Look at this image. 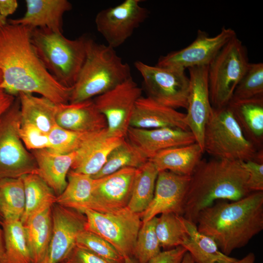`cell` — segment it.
Returning <instances> with one entry per match:
<instances>
[{"mask_svg":"<svg viewBox=\"0 0 263 263\" xmlns=\"http://www.w3.org/2000/svg\"><path fill=\"white\" fill-rule=\"evenodd\" d=\"M155 231L161 247L165 250L181 246L187 236L184 217L173 213L157 217Z\"/></svg>","mask_w":263,"mask_h":263,"instance_id":"e575fe53","label":"cell"},{"mask_svg":"<svg viewBox=\"0 0 263 263\" xmlns=\"http://www.w3.org/2000/svg\"><path fill=\"white\" fill-rule=\"evenodd\" d=\"M88 37L75 39L48 28L31 31V41L36 53L50 74L61 84L73 87L86 55Z\"/></svg>","mask_w":263,"mask_h":263,"instance_id":"5b68a950","label":"cell"},{"mask_svg":"<svg viewBox=\"0 0 263 263\" xmlns=\"http://www.w3.org/2000/svg\"><path fill=\"white\" fill-rule=\"evenodd\" d=\"M204 153L202 148L195 142L164 150L149 160L153 164L158 172L167 170L190 176L202 159Z\"/></svg>","mask_w":263,"mask_h":263,"instance_id":"cb8c5ba5","label":"cell"},{"mask_svg":"<svg viewBox=\"0 0 263 263\" xmlns=\"http://www.w3.org/2000/svg\"><path fill=\"white\" fill-rule=\"evenodd\" d=\"M26 11L20 18L8 20V23L30 29L48 28L62 33L63 16L72 9L67 0H26Z\"/></svg>","mask_w":263,"mask_h":263,"instance_id":"ffe728a7","label":"cell"},{"mask_svg":"<svg viewBox=\"0 0 263 263\" xmlns=\"http://www.w3.org/2000/svg\"><path fill=\"white\" fill-rule=\"evenodd\" d=\"M203 149L214 158L263 161V150L258 151L245 137L228 105L212 107L205 128Z\"/></svg>","mask_w":263,"mask_h":263,"instance_id":"8992f818","label":"cell"},{"mask_svg":"<svg viewBox=\"0 0 263 263\" xmlns=\"http://www.w3.org/2000/svg\"><path fill=\"white\" fill-rule=\"evenodd\" d=\"M16 97L7 94L0 88V117L13 104Z\"/></svg>","mask_w":263,"mask_h":263,"instance_id":"f6af8a7d","label":"cell"},{"mask_svg":"<svg viewBox=\"0 0 263 263\" xmlns=\"http://www.w3.org/2000/svg\"><path fill=\"white\" fill-rule=\"evenodd\" d=\"M2 81V74L1 72L0 71V83H1Z\"/></svg>","mask_w":263,"mask_h":263,"instance_id":"816d5d0a","label":"cell"},{"mask_svg":"<svg viewBox=\"0 0 263 263\" xmlns=\"http://www.w3.org/2000/svg\"><path fill=\"white\" fill-rule=\"evenodd\" d=\"M247 50L237 36L229 40L208 65L210 99L213 108L227 106L249 64Z\"/></svg>","mask_w":263,"mask_h":263,"instance_id":"52a82bcc","label":"cell"},{"mask_svg":"<svg viewBox=\"0 0 263 263\" xmlns=\"http://www.w3.org/2000/svg\"><path fill=\"white\" fill-rule=\"evenodd\" d=\"M198 231L216 243L229 256L245 246L263 229V191L253 192L234 201L218 200L201 210L196 220Z\"/></svg>","mask_w":263,"mask_h":263,"instance_id":"7a4b0ae2","label":"cell"},{"mask_svg":"<svg viewBox=\"0 0 263 263\" xmlns=\"http://www.w3.org/2000/svg\"><path fill=\"white\" fill-rule=\"evenodd\" d=\"M0 263H6L3 231L0 223Z\"/></svg>","mask_w":263,"mask_h":263,"instance_id":"bcb514c9","label":"cell"},{"mask_svg":"<svg viewBox=\"0 0 263 263\" xmlns=\"http://www.w3.org/2000/svg\"><path fill=\"white\" fill-rule=\"evenodd\" d=\"M141 0H125L114 7L100 11L95 18L97 31L107 45L114 49L123 43L147 19L148 10Z\"/></svg>","mask_w":263,"mask_h":263,"instance_id":"7c38bea8","label":"cell"},{"mask_svg":"<svg viewBox=\"0 0 263 263\" xmlns=\"http://www.w3.org/2000/svg\"><path fill=\"white\" fill-rule=\"evenodd\" d=\"M0 223L4 234L6 263H33L20 220H2Z\"/></svg>","mask_w":263,"mask_h":263,"instance_id":"4dcf8cb0","label":"cell"},{"mask_svg":"<svg viewBox=\"0 0 263 263\" xmlns=\"http://www.w3.org/2000/svg\"><path fill=\"white\" fill-rule=\"evenodd\" d=\"M67 179V186L62 193L56 197V203L81 212L86 209H92L96 179L71 169Z\"/></svg>","mask_w":263,"mask_h":263,"instance_id":"83f0119b","label":"cell"},{"mask_svg":"<svg viewBox=\"0 0 263 263\" xmlns=\"http://www.w3.org/2000/svg\"><path fill=\"white\" fill-rule=\"evenodd\" d=\"M76 245L94 253L110 263H124V258L111 244L86 230L78 234Z\"/></svg>","mask_w":263,"mask_h":263,"instance_id":"74e56055","label":"cell"},{"mask_svg":"<svg viewBox=\"0 0 263 263\" xmlns=\"http://www.w3.org/2000/svg\"><path fill=\"white\" fill-rule=\"evenodd\" d=\"M20 102L17 96L0 117V180L38 174L35 158L20 138Z\"/></svg>","mask_w":263,"mask_h":263,"instance_id":"ba28073f","label":"cell"},{"mask_svg":"<svg viewBox=\"0 0 263 263\" xmlns=\"http://www.w3.org/2000/svg\"><path fill=\"white\" fill-rule=\"evenodd\" d=\"M19 135L25 147L30 151L49 148L48 134L32 124L21 123Z\"/></svg>","mask_w":263,"mask_h":263,"instance_id":"ab89813d","label":"cell"},{"mask_svg":"<svg viewBox=\"0 0 263 263\" xmlns=\"http://www.w3.org/2000/svg\"><path fill=\"white\" fill-rule=\"evenodd\" d=\"M124 139L109 136L107 129L90 133L76 151L71 169L92 177L96 175L104 166L111 151Z\"/></svg>","mask_w":263,"mask_h":263,"instance_id":"d6986e66","label":"cell"},{"mask_svg":"<svg viewBox=\"0 0 263 263\" xmlns=\"http://www.w3.org/2000/svg\"><path fill=\"white\" fill-rule=\"evenodd\" d=\"M236 36L233 29L225 27L214 37H210L207 32L198 30L196 38L191 44L160 56L155 65L184 70L207 66L222 48Z\"/></svg>","mask_w":263,"mask_h":263,"instance_id":"4fadbf2b","label":"cell"},{"mask_svg":"<svg viewBox=\"0 0 263 263\" xmlns=\"http://www.w3.org/2000/svg\"><path fill=\"white\" fill-rule=\"evenodd\" d=\"M190 176L163 170L158 173L153 198L140 214L142 223L159 214L173 213L183 216L185 197Z\"/></svg>","mask_w":263,"mask_h":263,"instance_id":"9a60e30c","label":"cell"},{"mask_svg":"<svg viewBox=\"0 0 263 263\" xmlns=\"http://www.w3.org/2000/svg\"><path fill=\"white\" fill-rule=\"evenodd\" d=\"M21 123L31 124L48 134L56 125L59 104L43 96L20 93Z\"/></svg>","mask_w":263,"mask_h":263,"instance_id":"484cf974","label":"cell"},{"mask_svg":"<svg viewBox=\"0 0 263 263\" xmlns=\"http://www.w3.org/2000/svg\"><path fill=\"white\" fill-rule=\"evenodd\" d=\"M7 23V21L6 20V19L2 17L0 15V29L3 27L5 25H6Z\"/></svg>","mask_w":263,"mask_h":263,"instance_id":"f907efd6","label":"cell"},{"mask_svg":"<svg viewBox=\"0 0 263 263\" xmlns=\"http://www.w3.org/2000/svg\"><path fill=\"white\" fill-rule=\"evenodd\" d=\"M52 234L40 263H60L76 245L78 234L85 230L83 213L55 203L52 207Z\"/></svg>","mask_w":263,"mask_h":263,"instance_id":"5bb4252c","label":"cell"},{"mask_svg":"<svg viewBox=\"0 0 263 263\" xmlns=\"http://www.w3.org/2000/svg\"><path fill=\"white\" fill-rule=\"evenodd\" d=\"M142 89L132 77L93 99L105 117L109 136L125 138Z\"/></svg>","mask_w":263,"mask_h":263,"instance_id":"8fae6325","label":"cell"},{"mask_svg":"<svg viewBox=\"0 0 263 263\" xmlns=\"http://www.w3.org/2000/svg\"><path fill=\"white\" fill-rule=\"evenodd\" d=\"M91 132H78L56 125L48 133L50 151L67 154L76 151Z\"/></svg>","mask_w":263,"mask_h":263,"instance_id":"f35d334b","label":"cell"},{"mask_svg":"<svg viewBox=\"0 0 263 263\" xmlns=\"http://www.w3.org/2000/svg\"><path fill=\"white\" fill-rule=\"evenodd\" d=\"M138 169L124 168L95 179L91 210L105 213L127 207Z\"/></svg>","mask_w":263,"mask_h":263,"instance_id":"2e32d148","label":"cell"},{"mask_svg":"<svg viewBox=\"0 0 263 263\" xmlns=\"http://www.w3.org/2000/svg\"><path fill=\"white\" fill-rule=\"evenodd\" d=\"M255 256L253 252L249 253L241 260H237L232 263H255Z\"/></svg>","mask_w":263,"mask_h":263,"instance_id":"7dc6e473","label":"cell"},{"mask_svg":"<svg viewBox=\"0 0 263 263\" xmlns=\"http://www.w3.org/2000/svg\"><path fill=\"white\" fill-rule=\"evenodd\" d=\"M2 219V217H1V215H0V221H1Z\"/></svg>","mask_w":263,"mask_h":263,"instance_id":"f5cc1de1","label":"cell"},{"mask_svg":"<svg viewBox=\"0 0 263 263\" xmlns=\"http://www.w3.org/2000/svg\"><path fill=\"white\" fill-rule=\"evenodd\" d=\"M31 31L8 22L0 29V88L15 96L36 93L56 104L69 103L73 87L61 84L46 69L32 44Z\"/></svg>","mask_w":263,"mask_h":263,"instance_id":"6da1fadb","label":"cell"},{"mask_svg":"<svg viewBox=\"0 0 263 263\" xmlns=\"http://www.w3.org/2000/svg\"><path fill=\"white\" fill-rule=\"evenodd\" d=\"M18 7L16 0H0V15L3 18L12 15Z\"/></svg>","mask_w":263,"mask_h":263,"instance_id":"ee69618b","label":"cell"},{"mask_svg":"<svg viewBox=\"0 0 263 263\" xmlns=\"http://www.w3.org/2000/svg\"><path fill=\"white\" fill-rule=\"evenodd\" d=\"M148 161L135 146L125 138L111 151L102 169L92 178H100L124 168L138 169Z\"/></svg>","mask_w":263,"mask_h":263,"instance_id":"836d02e7","label":"cell"},{"mask_svg":"<svg viewBox=\"0 0 263 263\" xmlns=\"http://www.w3.org/2000/svg\"><path fill=\"white\" fill-rule=\"evenodd\" d=\"M243 161L202 159L190 176L183 217L196 224L199 213L218 200L234 201L250 192Z\"/></svg>","mask_w":263,"mask_h":263,"instance_id":"3957f363","label":"cell"},{"mask_svg":"<svg viewBox=\"0 0 263 263\" xmlns=\"http://www.w3.org/2000/svg\"><path fill=\"white\" fill-rule=\"evenodd\" d=\"M188 69L189 91L185 121L196 143L204 150L205 128L212 108L208 88V65Z\"/></svg>","mask_w":263,"mask_h":263,"instance_id":"e0dca14e","label":"cell"},{"mask_svg":"<svg viewBox=\"0 0 263 263\" xmlns=\"http://www.w3.org/2000/svg\"><path fill=\"white\" fill-rule=\"evenodd\" d=\"M187 252V250L185 247L178 246L161 251L148 263H181Z\"/></svg>","mask_w":263,"mask_h":263,"instance_id":"7bdbcfd3","label":"cell"},{"mask_svg":"<svg viewBox=\"0 0 263 263\" xmlns=\"http://www.w3.org/2000/svg\"><path fill=\"white\" fill-rule=\"evenodd\" d=\"M245 137L258 149L263 144V96L228 104Z\"/></svg>","mask_w":263,"mask_h":263,"instance_id":"d4e9b609","label":"cell"},{"mask_svg":"<svg viewBox=\"0 0 263 263\" xmlns=\"http://www.w3.org/2000/svg\"><path fill=\"white\" fill-rule=\"evenodd\" d=\"M25 197V206L20 219L23 225L35 215L52 207L56 203V196L53 190L37 174L22 177Z\"/></svg>","mask_w":263,"mask_h":263,"instance_id":"f546056e","label":"cell"},{"mask_svg":"<svg viewBox=\"0 0 263 263\" xmlns=\"http://www.w3.org/2000/svg\"><path fill=\"white\" fill-rule=\"evenodd\" d=\"M185 117L186 113L162 105L148 96H141L136 103L130 127L144 129L172 128L189 131Z\"/></svg>","mask_w":263,"mask_h":263,"instance_id":"44dd1931","label":"cell"},{"mask_svg":"<svg viewBox=\"0 0 263 263\" xmlns=\"http://www.w3.org/2000/svg\"><path fill=\"white\" fill-rule=\"evenodd\" d=\"M187 236L181 246L192 257L195 263H232L237 259L224 254L211 237L200 232L196 224L184 217Z\"/></svg>","mask_w":263,"mask_h":263,"instance_id":"4316f807","label":"cell"},{"mask_svg":"<svg viewBox=\"0 0 263 263\" xmlns=\"http://www.w3.org/2000/svg\"><path fill=\"white\" fill-rule=\"evenodd\" d=\"M85 230L93 232L111 244L125 258L132 257L137 236L142 225L140 214L127 207L108 212L86 209Z\"/></svg>","mask_w":263,"mask_h":263,"instance_id":"9c48e42d","label":"cell"},{"mask_svg":"<svg viewBox=\"0 0 263 263\" xmlns=\"http://www.w3.org/2000/svg\"><path fill=\"white\" fill-rule=\"evenodd\" d=\"M131 77L129 65L123 62L114 49L88 38L86 58L69 103L92 99Z\"/></svg>","mask_w":263,"mask_h":263,"instance_id":"277c9868","label":"cell"},{"mask_svg":"<svg viewBox=\"0 0 263 263\" xmlns=\"http://www.w3.org/2000/svg\"><path fill=\"white\" fill-rule=\"evenodd\" d=\"M25 206L22 177L0 180V214L2 220H20Z\"/></svg>","mask_w":263,"mask_h":263,"instance_id":"d6a6232c","label":"cell"},{"mask_svg":"<svg viewBox=\"0 0 263 263\" xmlns=\"http://www.w3.org/2000/svg\"><path fill=\"white\" fill-rule=\"evenodd\" d=\"M181 263H195V262L190 254L187 251L184 255Z\"/></svg>","mask_w":263,"mask_h":263,"instance_id":"c3c4849f","label":"cell"},{"mask_svg":"<svg viewBox=\"0 0 263 263\" xmlns=\"http://www.w3.org/2000/svg\"><path fill=\"white\" fill-rule=\"evenodd\" d=\"M134 66L143 78L148 97L175 110L187 109L189 79L185 70L150 65L139 60Z\"/></svg>","mask_w":263,"mask_h":263,"instance_id":"30bf717a","label":"cell"},{"mask_svg":"<svg viewBox=\"0 0 263 263\" xmlns=\"http://www.w3.org/2000/svg\"><path fill=\"white\" fill-rule=\"evenodd\" d=\"M24 226L33 262L40 263L52 236V207L33 216Z\"/></svg>","mask_w":263,"mask_h":263,"instance_id":"f1b7e54d","label":"cell"},{"mask_svg":"<svg viewBox=\"0 0 263 263\" xmlns=\"http://www.w3.org/2000/svg\"><path fill=\"white\" fill-rule=\"evenodd\" d=\"M158 173L149 160L138 168L127 206L131 211L141 214L148 207L153 197Z\"/></svg>","mask_w":263,"mask_h":263,"instance_id":"1f68e13d","label":"cell"},{"mask_svg":"<svg viewBox=\"0 0 263 263\" xmlns=\"http://www.w3.org/2000/svg\"><path fill=\"white\" fill-rule=\"evenodd\" d=\"M157 220L155 217L142 223L139 230L133 254L138 263H148L161 251L155 231Z\"/></svg>","mask_w":263,"mask_h":263,"instance_id":"d590c367","label":"cell"},{"mask_svg":"<svg viewBox=\"0 0 263 263\" xmlns=\"http://www.w3.org/2000/svg\"><path fill=\"white\" fill-rule=\"evenodd\" d=\"M38 166V175L53 190L56 197L67 185V175L75 160L76 151L67 154L52 152L47 149L30 151Z\"/></svg>","mask_w":263,"mask_h":263,"instance_id":"603a6c76","label":"cell"},{"mask_svg":"<svg viewBox=\"0 0 263 263\" xmlns=\"http://www.w3.org/2000/svg\"><path fill=\"white\" fill-rule=\"evenodd\" d=\"M248 173L247 186L250 192L263 191V161L249 160L243 161Z\"/></svg>","mask_w":263,"mask_h":263,"instance_id":"60d3db41","label":"cell"},{"mask_svg":"<svg viewBox=\"0 0 263 263\" xmlns=\"http://www.w3.org/2000/svg\"><path fill=\"white\" fill-rule=\"evenodd\" d=\"M56 122L62 128L78 132H95L107 129L106 119L93 99L59 104Z\"/></svg>","mask_w":263,"mask_h":263,"instance_id":"7402d4cb","label":"cell"},{"mask_svg":"<svg viewBox=\"0 0 263 263\" xmlns=\"http://www.w3.org/2000/svg\"><path fill=\"white\" fill-rule=\"evenodd\" d=\"M60 263H110L84 248L75 245Z\"/></svg>","mask_w":263,"mask_h":263,"instance_id":"b9f144b4","label":"cell"},{"mask_svg":"<svg viewBox=\"0 0 263 263\" xmlns=\"http://www.w3.org/2000/svg\"><path fill=\"white\" fill-rule=\"evenodd\" d=\"M126 138L148 160L164 150L196 142L190 131L172 128L144 129L130 127Z\"/></svg>","mask_w":263,"mask_h":263,"instance_id":"ac0fdd59","label":"cell"},{"mask_svg":"<svg viewBox=\"0 0 263 263\" xmlns=\"http://www.w3.org/2000/svg\"><path fill=\"white\" fill-rule=\"evenodd\" d=\"M263 96V64L249 63L237 85L231 101Z\"/></svg>","mask_w":263,"mask_h":263,"instance_id":"8d00e7d4","label":"cell"},{"mask_svg":"<svg viewBox=\"0 0 263 263\" xmlns=\"http://www.w3.org/2000/svg\"><path fill=\"white\" fill-rule=\"evenodd\" d=\"M124 259V263H138L137 260L133 256L126 257Z\"/></svg>","mask_w":263,"mask_h":263,"instance_id":"681fc988","label":"cell"}]
</instances>
